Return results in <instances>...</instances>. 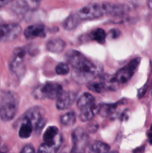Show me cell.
I'll return each mask as SVG.
<instances>
[{"instance_id": "83f0119b", "label": "cell", "mask_w": 152, "mask_h": 153, "mask_svg": "<svg viewBox=\"0 0 152 153\" xmlns=\"http://www.w3.org/2000/svg\"><path fill=\"white\" fill-rule=\"evenodd\" d=\"M120 31L117 29H111L109 31L108 36L110 39H116L120 36Z\"/></svg>"}, {"instance_id": "603a6c76", "label": "cell", "mask_w": 152, "mask_h": 153, "mask_svg": "<svg viewBox=\"0 0 152 153\" xmlns=\"http://www.w3.org/2000/svg\"><path fill=\"white\" fill-rule=\"evenodd\" d=\"M106 33L104 29L102 28H96L89 34V37L92 39V40L98 42V43H104L106 40Z\"/></svg>"}, {"instance_id": "9a60e30c", "label": "cell", "mask_w": 152, "mask_h": 153, "mask_svg": "<svg viewBox=\"0 0 152 153\" xmlns=\"http://www.w3.org/2000/svg\"><path fill=\"white\" fill-rule=\"evenodd\" d=\"M66 43L61 38H54L48 40L46 47L49 52L52 53H61L66 48Z\"/></svg>"}, {"instance_id": "8d00e7d4", "label": "cell", "mask_w": 152, "mask_h": 153, "mask_svg": "<svg viewBox=\"0 0 152 153\" xmlns=\"http://www.w3.org/2000/svg\"><path fill=\"white\" fill-rule=\"evenodd\" d=\"M151 131H152V126H151Z\"/></svg>"}, {"instance_id": "44dd1931", "label": "cell", "mask_w": 152, "mask_h": 153, "mask_svg": "<svg viewBox=\"0 0 152 153\" xmlns=\"http://www.w3.org/2000/svg\"><path fill=\"white\" fill-rule=\"evenodd\" d=\"M110 149L108 144L99 140L95 141L91 146V151L93 153H108Z\"/></svg>"}, {"instance_id": "1f68e13d", "label": "cell", "mask_w": 152, "mask_h": 153, "mask_svg": "<svg viewBox=\"0 0 152 153\" xmlns=\"http://www.w3.org/2000/svg\"><path fill=\"white\" fill-rule=\"evenodd\" d=\"M148 141L150 144H152V131H151L148 134Z\"/></svg>"}, {"instance_id": "4fadbf2b", "label": "cell", "mask_w": 152, "mask_h": 153, "mask_svg": "<svg viewBox=\"0 0 152 153\" xmlns=\"http://www.w3.org/2000/svg\"><path fill=\"white\" fill-rule=\"evenodd\" d=\"M62 135L58 134L55 140L42 143L37 150V153H57L62 144Z\"/></svg>"}, {"instance_id": "30bf717a", "label": "cell", "mask_w": 152, "mask_h": 153, "mask_svg": "<svg viewBox=\"0 0 152 153\" xmlns=\"http://www.w3.org/2000/svg\"><path fill=\"white\" fill-rule=\"evenodd\" d=\"M76 100V94L72 91H63L57 98L56 107L58 110H65L71 107Z\"/></svg>"}, {"instance_id": "8fae6325", "label": "cell", "mask_w": 152, "mask_h": 153, "mask_svg": "<svg viewBox=\"0 0 152 153\" xmlns=\"http://www.w3.org/2000/svg\"><path fill=\"white\" fill-rule=\"evenodd\" d=\"M39 1H16L12 3V9L16 13H25L29 10L37 9L40 5Z\"/></svg>"}, {"instance_id": "7402d4cb", "label": "cell", "mask_w": 152, "mask_h": 153, "mask_svg": "<svg viewBox=\"0 0 152 153\" xmlns=\"http://www.w3.org/2000/svg\"><path fill=\"white\" fill-rule=\"evenodd\" d=\"M61 123L66 126H72L76 123V115L75 112H67L65 114L62 115L60 118Z\"/></svg>"}, {"instance_id": "cb8c5ba5", "label": "cell", "mask_w": 152, "mask_h": 153, "mask_svg": "<svg viewBox=\"0 0 152 153\" xmlns=\"http://www.w3.org/2000/svg\"><path fill=\"white\" fill-rule=\"evenodd\" d=\"M59 134V130L56 126H49L48 127L46 131L43 134V140L44 142L52 141L55 140V137Z\"/></svg>"}, {"instance_id": "3957f363", "label": "cell", "mask_w": 152, "mask_h": 153, "mask_svg": "<svg viewBox=\"0 0 152 153\" xmlns=\"http://www.w3.org/2000/svg\"><path fill=\"white\" fill-rule=\"evenodd\" d=\"M75 14L80 21L98 19L106 14L104 2H95L85 5L79 9Z\"/></svg>"}, {"instance_id": "4dcf8cb0", "label": "cell", "mask_w": 152, "mask_h": 153, "mask_svg": "<svg viewBox=\"0 0 152 153\" xmlns=\"http://www.w3.org/2000/svg\"><path fill=\"white\" fill-rule=\"evenodd\" d=\"M10 1H0V8L2 7H4V5H6V4H7L8 3H10Z\"/></svg>"}, {"instance_id": "ba28073f", "label": "cell", "mask_w": 152, "mask_h": 153, "mask_svg": "<svg viewBox=\"0 0 152 153\" xmlns=\"http://www.w3.org/2000/svg\"><path fill=\"white\" fill-rule=\"evenodd\" d=\"M22 28L15 22H0V42L15 40L21 33Z\"/></svg>"}, {"instance_id": "8992f818", "label": "cell", "mask_w": 152, "mask_h": 153, "mask_svg": "<svg viewBox=\"0 0 152 153\" xmlns=\"http://www.w3.org/2000/svg\"><path fill=\"white\" fill-rule=\"evenodd\" d=\"M45 114L46 111L43 108L36 106L27 111L21 119L29 121L32 124L34 131L37 133H39L42 131L47 122Z\"/></svg>"}, {"instance_id": "5bb4252c", "label": "cell", "mask_w": 152, "mask_h": 153, "mask_svg": "<svg viewBox=\"0 0 152 153\" xmlns=\"http://www.w3.org/2000/svg\"><path fill=\"white\" fill-rule=\"evenodd\" d=\"M106 14L113 16H121L125 15L129 11V7L126 4H118V3L105 2Z\"/></svg>"}, {"instance_id": "e0dca14e", "label": "cell", "mask_w": 152, "mask_h": 153, "mask_svg": "<svg viewBox=\"0 0 152 153\" xmlns=\"http://www.w3.org/2000/svg\"><path fill=\"white\" fill-rule=\"evenodd\" d=\"M34 131L32 124L28 120L20 119V125L19 128V136L22 139L28 138Z\"/></svg>"}, {"instance_id": "9c48e42d", "label": "cell", "mask_w": 152, "mask_h": 153, "mask_svg": "<svg viewBox=\"0 0 152 153\" xmlns=\"http://www.w3.org/2000/svg\"><path fill=\"white\" fill-rule=\"evenodd\" d=\"M72 139L73 143V147L72 150L85 152V149L87 146L88 140H89L88 134L85 130L80 127L75 128L72 132Z\"/></svg>"}, {"instance_id": "2e32d148", "label": "cell", "mask_w": 152, "mask_h": 153, "mask_svg": "<svg viewBox=\"0 0 152 153\" xmlns=\"http://www.w3.org/2000/svg\"><path fill=\"white\" fill-rule=\"evenodd\" d=\"M94 104H95V98L92 94L89 93H84L82 94L77 102V107L81 111L94 107Z\"/></svg>"}, {"instance_id": "d4e9b609", "label": "cell", "mask_w": 152, "mask_h": 153, "mask_svg": "<svg viewBox=\"0 0 152 153\" xmlns=\"http://www.w3.org/2000/svg\"><path fill=\"white\" fill-rule=\"evenodd\" d=\"M94 115H95V111H94V107H92L91 108L82 111L79 115V117L82 122H87L92 119Z\"/></svg>"}, {"instance_id": "d590c367", "label": "cell", "mask_w": 152, "mask_h": 153, "mask_svg": "<svg viewBox=\"0 0 152 153\" xmlns=\"http://www.w3.org/2000/svg\"><path fill=\"white\" fill-rule=\"evenodd\" d=\"M151 95H152V86H151Z\"/></svg>"}, {"instance_id": "277c9868", "label": "cell", "mask_w": 152, "mask_h": 153, "mask_svg": "<svg viewBox=\"0 0 152 153\" xmlns=\"http://www.w3.org/2000/svg\"><path fill=\"white\" fill-rule=\"evenodd\" d=\"M25 55L26 52L24 48L19 47L13 50L10 58V70L16 77L22 78L26 71L25 67Z\"/></svg>"}, {"instance_id": "52a82bcc", "label": "cell", "mask_w": 152, "mask_h": 153, "mask_svg": "<svg viewBox=\"0 0 152 153\" xmlns=\"http://www.w3.org/2000/svg\"><path fill=\"white\" fill-rule=\"evenodd\" d=\"M140 58H136L131 60L127 65L118 70L116 74L110 79V82L115 84H125L131 79L139 65Z\"/></svg>"}, {"instance_id": "d6a6232c", "label": "cell", "mask_w": 152, "mask_h": 153, "mask_svg": "<svg viewBox=\"0 0 152 153\" xmlns=\"http://www.w3.org/2000/svg\"><path fill=\"white\" fill-rule=\"evenodd\" d=\"M148 6L149 8L151 9V10H152V0L148 1Z\"/></svg>"}, {"instance_id": "f1b7e54d", "label": "cell", "mask_w": 152, "mask_h": 153, "mask_svg": "<svg viewBox=\"0 0 152 153\" xmlns=\"http://www.w3.org/2000/svg\"><path fill=\"white\" fill-rule=\"evenodd\" d=\"M146 90H147V85H144V86H143L142 88H140V89L139 90V92H138V97H139V98H140V97H143V95H144V94H145Z\"/></svg>"}, {"instance_id": "ac0fdd59", "label": "cell", "mask_w": 152, "mask_h": 153, "mask_svg": "<svg viewBox=\"0 0 152 153\" xmlns=\"http://www.w3.org/2000/svg\"><path fill=\"white\" fill-rule=\"evenodd\" d=\"M80 22V20L78 19L75 13H72L64 20L63 23V27L67 31H71L77 27Z\"/></svg>"}, {"instance_id": "74e56055", "label": "cell", "mask_w": 152, "mask_h": 153, "mask_svg": "<svg viewBox=\"0 0 152 153\" xmlns=\"http://www.w3.org/2000/svg\"><path fill=\"white\" fill-rule=\"evenodd\" d=\"M0 142H1V137H0Z\"/></svg>"}, {"instance_id": "484cf974", "label": "cell", "mask_w": 152, "mask_h": 153, "mask_svg": "<svg viewBox=\"0 0 152 153\" xmlns=\"http://www.w3.org/2000/svg\"><path fill=\"white\" fill-rule=\"evenodd\" d=\"M70 71L69 67L67 64L65 63H60L56 66L55 68V72L58 75L60 76H64V75H67Z\"/></svg>"}, {"instance_id": "f546056e", "label": "cell", "mask_w": 152, "mask_h": 153, "mask_svg": "<svg viewBox=\"0 0 152 153\" xmlns=\"http://www.w3.org/2000/svg\"><path fill=\"white\" fill-rule=\"evenodd\" d=\"M144 150H145V146H140V147H138L137 148V149H134V153H143L144 152Z\"/></svg>"}, {"instance_id": "7a4b0ae2", "label": "cell", "mask_w": 152, "mask_h": 153, "mask_svg": "<svg viewBox=\"0 0 152 153\" xmlns=\"http://www.w3.org/2000/svg\"><path fill=\"white\" fill-rule=\"evenodd\" d=\"M19 99L13 91L0 90V119L4 122L12 120L19 109Z\"/></svg>"}, {"instance_id": "e575fe53", "label": "cell", "mask_w": 152, "mask_h": 153, "mask_svg": "<svg viewBox=\"0 0 152 153\" xmlns=\"http://www.w3.org/2000/svg\"><path fill=\"white\" fill-rule=\"evenodd\" d=\"M108 153H119V152H116V151H112V152H109Z\"/></svg>"}, {"instance_id": "836d02e7", "label": "cell", "mask_w": 152, "mask_h": 153, "mask_svg": "<svg viewBox=\"0 0 152 153\" xmlns=\"http://www.w3.org/2000/svg\"><path fill=\"white\" fill-rule=\"evenodd\" d=\"M71 153H85L83 152H78V151H74V150H72Z\"/></svg>"}, {"instance_id": "5b68a950", "label": "cell", "mask_w": 152, "mask_h": 153, "mask_svg": "<svg viewBox=\"0 0 152 153\" xmlns=\"http://www.w3.org/2000/svg\"><path fill=\"white\" fill-rule=\"evenodd\" d=\"M63 92V88L61 85L54 82H46L43 85L37 86L34 90V97L39 100H54L59 97Z\"/></svg>"}, {"instance_id": "ffe728a7", "label": "cell", "mask_w": 152, "mask_h": 153, "mask_svg": "<svg viewBox=\"0 0 152 153\" xmlns=\"http://www.w3.org/2000/svg\"><path fill=\"white\" fill-rule=\"evenodd\" d=\"M117 105L119 103L116 104H102L98 108V111L99 114H101L103 117H108L110 115L113 114V112L117 108Z\"/></svg>"}, {"instance_id": "d6986e66", "label": "cell", "mask_w": 152, "mask_h": 153, "mask_svg": "<svg viewBox=\"0 0 152 153\" xmlns=\"http://www.w3.org/2000/svg\"><path fill=\"white\" fill-rule=\"evenodd\" d=\"M87 88L91 91H95V92L101 93L107 88L110 89V85L109 82H106V80L101 81V82H94L92 80V82L88 83Z\"/></svg>"}, {"instance_id": "6da1fadb", "label": "cell", "mask_w": 152, "mask_h": 153, "mask_svg": "<svg viewBox=\"0 0 152 153\" xmlns=\"http://www.w3.org/2000/svg\"><path fill=\"white\" fill-rule=\"evenodd\" d=\"M66 57L72 67V78L77 83H89L101 73V66L91 61L78 51H68Z\"/></svg>"}, {"instance_id": "7c38bea8", "label": "cell", "mask_w": 152, "mask_h": 153, "mask_svg": "<svg viewBox=\"0 0 152 153\" xmlns=\"http://www.w3.org/2000/svg\"><path fill=\"white\" fill-rule=\"evenodd\" d=\"M46 34V28L43 24H34L27 27L24 31V36L28 40L44 37Z\"/></svg>"}, {"instance_id": "4316f807", "label": "cell", "mask_w": 152, "mask_h": 153, "mask_svg": "<svg viewBox=\"0 0 152 153\" xmlns=\"http://www.w3.org/2000/svg\"><path fill=\"white\" fill-rule=\"evenodd\" d=\"M20 153H36L34 147L31 144H27L21 150Z\"/></svg>"}]
</instances>
